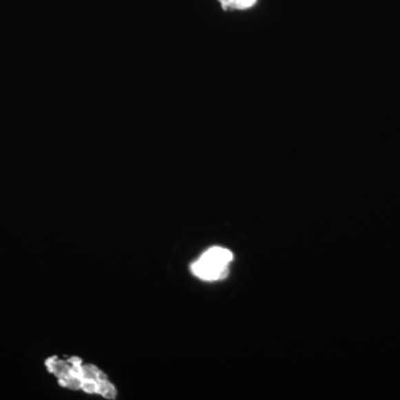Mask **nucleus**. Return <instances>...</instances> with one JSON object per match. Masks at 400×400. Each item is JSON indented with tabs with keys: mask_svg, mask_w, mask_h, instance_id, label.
Instances as JSON below:
<instances>
[{
	"mask_svg": "<svg viewBox=\"0 0 400 400\" xmlns=\"http://www.w3.org/2000/svg\"><path fill=\"white\" fill-rule=\"evenodd\" d=\"M46 366L50 372L57 376L61 386L81 389V358L72 357L70 359L61 360L57 357H52L46 360Z\"/></svg>",
	"mask_w": 400,
	"mask_h": 400,
	"instance_id": "f03ea898",
	"label": "nucleus"
},
{
	"mask_svg": "<svg viewBox=\"0 0 400 400\" xmlns=\"http://www.w3.org/2000/svg\"><path fill=\"white\" fill-rule=\"evenodd\" d=\"M222 5L233 9H247L255 5L256 0H219Z\"/></svg>",
	"mask_w": 400,
	"mask_h": 400,
	"instance_id": "7ed1b4c3",
	"label": "nucleus"
},
{
	"mask_svg": "<svg viewBox=\"0 0 400 400\" xmlns=\"http://www.w3.org/2000/svg\"><path fill=\"white\" fill-rule=\"evenodd\" d=\"M233 255L222 247H211L202 253V257L191 265L195 276L206 282L225 280L229 273V265Z\"/></svg>",
	"mask_w": 400,
	"mask_h": 400,
	"instance_id": "f257e3e1",
	"label": "nucleus"
}]
</instances>
